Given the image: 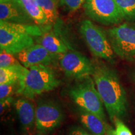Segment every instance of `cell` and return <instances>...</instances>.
Wrapping results in <instances>:
<instances>
[{
	"label": "cell",
	"instance_id": "obj_27",
	"mask_svg": "<svg viewBox=\"0 0 135 135\" xmlns=\"http://www.w3.org/2000/svg\"><path fill=\"white\" fill-rule=\"evenodd\" d=\"M133 80H134L135 82V72L134 73V74H133Z\"/></svg>",
	"mask_w": 135,
	"mask_h": 135
},
{
	"label": "cell",
	"instance_id": "obj_9",
	"mask_svg": "<svg viewBox=\"0 0 135 135\" xmlns=\"http://www.w3.org/2000/svg\"><path fill=\"white\" fill-rule=\"evenodd\" d=\"M63 119L61 108L53 101H41L36 108L35 125L42 134L51 132L58 127Z\"/></svg>",
	"mask_w": 135,
	"mask_h": 135
},
{
	"label": "cell",
	"instance_id": "obj_7",
	"mask_svg": "<svg viewBox=\"0 0 135 135\" xmlns=\"http://www.w3.org/2000/svg\"><path fill=\"white\" fill-rule=\"evenodd\" d=\"M83 6L86 16L103 25H118L124 20L116 0H85Z\"/></svg>",
	"mask_w": 135,
	"mask_h": 135
},
{
	"label": "cell",
	"instance_id": "obj_3",
	"mask_svg": "<svg viewBox=\"0 0 135 135\" xmlns=\"http://www.w3.org/2000/svg\"><path fill=\"white\" fill-rule=\"evenodd\" d=\"M51 68L46 65L33 66L26 70L18 84L17 93L28 99L51 91L60 85Z\"/></svg>",
	"mask_w": 135,
	"mask_h": 135
},
{
	"label": "cell",
	"instance_id": "obj_4",
	"mask_svg": "<svg viewBox=\"0 0 135 135\" xmlns=\"http://www.w3.org/2000/svg\"><path fill=\"white\" fill-rule=\"evenodd\" d=\"M78 81L69 90V95L80 109L93 113L106 121L104 104L91 77Z\"/></svg>",
	"mask_w": 135,
	"mask_h": 135
},
{
	"label": "cell",
	"instance_id": "obj_21",
	"mask_svg": "<svg viewBox=\"0 0 135 135\" xmlns=\"http://www.w3.org/2000/svg\"><path fill=\"white\" fill-rule=\"evenodd\" d=\"M113 123L115 126V131L117 135H133L130 129L123 123L121 119L115 118Z\"/></svg>",
	"mask_w": 135,
	"mask_h": 135
},
{
	"label": "cell",
	"instance_id": "obj_13",
	"mask_svg": "<svg viewBox=\"0 0 135 135\" xmlns=\"http://www.w3.org/2000/svg\"><path fill=\"white\" fill-rule=\"evenodd\" d=\"M17 115L23 128L28 129L35 124L36 109L26 98H20L15 103Z\"/></svg>",
	"mask_w": 135,
	"mask_h": 135
},
{
	"label": "cell",
	"instance_id": "obj_26",
	"mask_svg": "<svg viewBox=\"0 0 135 135\" xmlns=\"http://www.w3.org/2000/svg\"><path fill=\"white\" fill-rule=\"evenodd\" d=\"M8 2L20 3V0H0V3H8Z\"/></svg>",
	"mask_w": 135,
	"mask_h": 135
},
{
	"label": "cell",
	"instance_id": "obj_16",
	"mask_svg": "<svg viewBox=\"0 0 135 135\" xmlns=\"http://www.w3.org/2000/svg\"><path fill=\"white\" fill-rule=\"evenodd\" d=\"M26 68L20 63L0 68V84L18 83Z\"/></svg>",
	"mask_w": 135,
	"mask_h": 135
},
{
	"label": "cell",
	"instance_id": "obj_2",
	"mask_svg": "<svg viewBox=\"0 0 135 135\" xmlns=\"http://www.w3.org/2000/svg\"><path fill=\"white\" fill-rule=\"evenodd\" d=\"M43 35L36 25H25L0 21V48L1 51L16 55L34 45L35 36Z\"/></svg>",
	"mask_w": 135,
	"mask_h": 135
},
{
	"label": "cell",
	"instance_id": "obj_24",
	"mask_svg": "<svg viewBox=\"0 0 135 135\" xmlns=\"http://www.w3.org/2000/svg\"><path fill=\"white\" fill-rule=\"evenodd\" d=\"M12 100L11 98H8L1 100V114H2L4 111L7 109L8 107H9L11 103V101Z\"/></svg>",
	"mask_w": 135,
	"mask_h": 135
},
{
	"label": "cell",
	"instance_id": "obj_28",
	"mask_svg": "<svg viewBox=\"0 0 135 135\" xmlns=\"http://www.w3.org/2000/svg\"><path fill=\"white\" fill-rule=\"evenodd\" d=\"M34 135H43V134H42V133H38V134H34Z\"/></svg>",
	"mask_w": 135,
	"mask_h": 135
},
{
	"label": "cell",
	"instance_id": "obj_18",
	"mask_svg": "<svg viewBox=\"0 0 135 135\" xmlns=\"http://www.w3.org/2000/svg\"><path fill=\"white\" fill-rule=\"evenodd\" d=\"M124 18L128 22L135 21V0H116Z\"/></svg>",
	"mask_w": 135,
	"mask_h": 135
},
{
	"label": "cell",
	"instance_id": "obj_19",
	"mask_svg": "<svg viewBox=\"0 0 135 135\" xmlns=\"http://www.w3.org/2000/svg\"><path fill=\"white\" fill-rule=\"evenodd\" d=\"M19 61L15 57L14 55L10 54L4 51L0 53V68H6L19 63Z\"/></svg>",
	"mask_w": 135,
	"mask_h": 135
},
{
	"label": "cell",
	"instance_id": "obj_1",
	"mask_svg": "<svg viewBox=\"0 0 135 135\" xmlns=\"http://www.w3.org/2000/svg\"><path fill=\"white\" fill-rule=\"evenodd\" d=\"M92 76L111 121L125 118L128 110L127 95L117 73L104 64L99 63L94 65Z\"/></svg>",
	"mask_w": 135,
	"mask_h": 135
},
{
	"label": "cell",
	"instance_id": "obj_11",
	"mask_svg": "<svg viewBox=\"0 0 135 135\" xmlns=\"http://www.w3.org/2000/svg\"><path fill=\"white\" fill-rule=\"evenodd\" d=\"M0 21L25 25H35L20 3H0Z\"/></svg>",
	"mask_w": 135,
	"mask_h": 135
},
{
	"label": "cell",
	"instance_id": "obj_14",
	"mask_svg": "<svg viewBox=\"0 0 135 135\" xmlns=\"http://www.w3.org/2000/svg\"><path fill=\"white\" fill-rule=\"evenodd\" d=\"M79 119L84 127L94 135H106L107 126L106 121L96 114L80 109Z\"/></svg>",
	"mask_w": 135,
	"mask_h": 135
},
{
	"label": "cell",
	"instance_id": "obj_17",
	"mask_svg": "<svg viewBox=\"0 0 135 135\" xmlns=\"http://www.w3.org/2000/svg\"><path fill=\"white\" fill-rule=\"evenodd\" d=\"M36 1L46 16L49 24L55 23L58 18V0H36Z\"/></svg>",
	"mask_w": 135,
	"mask_h": 135
},
{
	"label": "cell",
	"instance_id": "obj_5",
	"mask_svg": "<svg viewBox=\"0 0 135 135\" xmlns=\"http://www.w3.org/2000/svg\"><path fill=\"white\" fill-rule=\"evenodd\" d=\"M79 31L93 55L113 63L115 53L111 46L107 32L89 20L81 22Z\"/></svg>",
	"mask_w": 135,
	"mask_h": 135
},
{
	"label": "cell",
	"instance_id": "obj_23",
	"mask_svg": "<svg viewBox=\"0 0 135 135\" xmlns=\"http://www.w3.org/2000/svg\"><path fill=\"white\" fill-rule=\"evenodd\" d=\"M69 135H94L80 127H75L70 131Z\"/></svg>",
	"mask_w": 135,
	"mask_h": 135
},
{
	"label": "cell",
	"instance_id": "obj_20",
	"mask_svg": "<svg viewBox=\"0 0 135 135\" xmlns=\"http://www.w3.org/2000/svg\"><path fill=\"white\" fill-rule=\"evenodd\" d=\"M61 6L70 12H75L83 5L85 0H58Z\"/></svg>",
	"mask_w": 135,
	"mask_h": 135
},
{
	"label": "cell",
	"instance_id": "obj_25",
	"mask_svg": "<svg viewBox=\"0 0 135 135\" xmlns=\"http://www.w3.org/2000/svg\"><path fill=\"white\" fill-rule=\"evenodd\" d=\"M106 135H117V134H116L115 129H113L111 126L108 124Z\"/></svg>",
	"mask_w": 135,
	"mask_h": 135
},
{
	"label": "cell",
	"instance_id": "obj_22",
	"mask_svg": "<svg viewBox=\"0 0 135 135\" xmlns=\"http://www.w3.org/2000/svg\"><path fill=\"white\" fill-rule=\"evenodd\" d=\"M16 84H0V99L1 100L9 98L13 93Z\"/></svg>",
	"mask_w": 135,
	"mask_h": 135
},
{
	"label": "cell",
	"instance_id": "obj_8",
	"mask_svg": "<svg viewBox=\"0 0 135 135\" xmlns=\"http://www.w3.org/2000/svg\"><path fill=\"white\" fill-rule=\"evenodd\" d=\"M60 65L66 76L76 80L92 76L94 70V65L86 56L73 50L60 55Z\"/></svg>",
	"mask_w": 135,
	"mask_h": 135
},
{
	"label": "cell",
	"instance_id": "obj_6",
	"mask_svg": "<svg viewBox=\"0 0 135 135\" xmlns=\"http://www.w3.org/2000/svg\"><path fill=\"white\" fill-rule=\"evenodd\" d=\"M108 37L114 53L122 59H135V24L131 22L110 28Z\"/></svg>",
	"mask_w": 135,
	"mask_h": 135
},
{
	"label": "cell",
	"instance_id": "obj_15",
	"mask_svg": "<svg viewBox=\"0 0 135 135\" xmlns=\"http://www.w3.org/2000/svg\"><path fill=\"white\" fill-rule=\"evenodd\" d=\"M20 2L35 25L38 26H48L50 25L36 0H20Z\"/></svg>",
	"mask_w": 135,
	"mask_h": 135
},
{
	"label": "cell",
	"instance_id": "obj_10",
	"mask_svg": "<svg viewBox=\"0 0 135 135\" xmlns=\"http://www.w3.org/2000/svg\"><path fill=\"white\" fill-rule=\"evenodd\" d=\"M15 55L20 63L27 68L36 65H50L54 56L40 44L32 45Z\"/></svg>",
	"mask_w": 135,
	"mask_h": 135
},
{
	"label": "cell",
	"instance_id": "obj_12",
	"mask_svg": "<svg viewBox=\"0 0 135 135\" xmlns=\"http://www.w3.org/2000/svg\"><path fill=\"white\" fill-rule=\"evenodd\" d=\"M38 42V44L42 45L48 52L54 55H63L70 49L65 40L53 31L46 32L42 35Z\"/></svg>",
	"mask_w": 135,
	"mask_h": 135
}]
</instances>
